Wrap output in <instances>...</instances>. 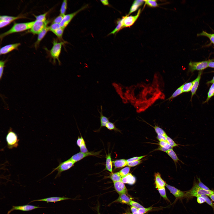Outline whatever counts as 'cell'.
I'll use <instances>...</instances> for the list:
<instances>
[{
    "label": "cell",
    "mask_w": 214,
    "mask_h": 214,
    "mask_svg": "<svg viewBox=\"0 0 214 214\" xmlns=\"http://www.w3.org/2000/svg\"><path fill=\"white\" fill-rule=\"evenodd\" d=\"M97 63L87 64L84 60H81L79 62V70L75 75H72L69 71L66 72L69 76L72 84L79 89V92L81 96L84 94V90H86L88 96H91V93L89 89V85L93 69L98 64Z\"/></svg>",
    "instance_id": "obj_1"
},
{
    "label": "cell",
    "mask_w": 214,
    "mask_h": 214,
    "mask_svg": "<svg viewBox=\"0 0 214 214\" xmlns=\"http://www.w3.org/2000/svg\"><path fill=\"white\" fill-rule=\"evenodd\" d=\"M51 33V32L38 34L22 35L14 45L1 52V60H2L7 55L16 51L45 44Z\"/></svg>",
    "instance_id": "obj_2"
},
{
    "label": "cell",
    "mask_w": 214,
    "mask_h": 214,
    "mask_svg": "<svg viewBox=\"0 0 214 214\" xmlns=\"http://www.w3.org/2000/svg\"><path fill=\"white\" fill-rule=\"evenodd\" d=\"M74 33L70 30L67 32L54 30L51 32L43 48L51 51H58L70 39Z\"/></svg>",
    "instance_id": "obj_3"
},
{
    "label": "cell",
    "mask_w": 214,
    "mask_h": 214,
    "mask_svg": "<svg viewBox=\"0 0 214 214\" xmlns=\"http://www.w3.org/2000/svg\"><path fill=\"white\" fill-rule=\"evenodd\" d=\"M132 7H129L116 16L107 20L98 22L89 37L91 41L96 43L102 38L110 26L118 18L123 15L130 12Z\"/></svg>",
    "instance_id": "obj_4"
},
{
    "label": "cell",
    "mask_w": 214,
    "mask_h": 214,
    "mask_svg": "<svg viewBox=\"0 0 214 214\" xmlns=\"http://www.w3.org/2000/svg\"><path fill=\"white\" fill-rule=\"evenodd\" d=\"M211 14H209L205 22L201 24H193L191 22L185 24V31L183 43L195 40L199 38L208 26L211 18Z\"/></svg>",
    "instance_id": "obj_5"
},
{
    "label": "cell",
    "mask_w": 214,
    "mask_h": 214,
    "mask_svg": "<svg viewBox=\"0 0 214 214\" xmlns=\"http://www.w3.org/2000/svg\"><path fill=\"white\" fill-rule=\"evenodd\" d=\"M31 67L30 64L14 66L7 69L0 73V83L10 81L21 75L27 74V71Z\"/></svg>",
    "instance_id": "obj_6"
},
{
    "label": "cell",
    "mask_w": 214,
    "mask_h": 214,
    "mask_svg": "<svg viewBox=\"0 0 214 214\" xmlns=\"http://www.w3.org/2000/svg\"><path fill=\"white\" fill-rule=\"evenodd\" d=\"M74 46V40L70 39L57 51L56 60L51 66V70L54 74L58 71L60 62Z\"/></svg>",
    "instance_id": "obj_7"
},
{
    "label": "cell",
    "mask_w": 214,
    "mask_h": 214,
    "mask_svg": "<svg viewBox=\"0 0 214 214\" xmlns=\"http://www.w3.org/2000/svg\"><path fill=\"white\" fill-rule=\"evenodd\" d=\"M147 167L150 173V177L151 187L150 192L143 196L144 198H149L152 192L154 191L158 190L160 185L164 182L163 177L156 174L154 171L153 159L152 158L151 159L150 167L148 166H147Z\"/></svg>",
    "instance_id": "obj_8"
},
{
    "label": "cell",
    "mask_w": 214,
    "mask_h": 214,
    "mask_svg": "<svg viewBox=\"0 0 214 214\" xmlns=\"http://www.w3.org/2000/svg\"><path fill=\"white\" fill-rule=\"evenodd\" d=\"M16 194V193H15L10 204L11 214H27L28 210L26 209L25 202Z\"/></svg>",
    "instance_id": "obj_9"
},
{
    "label": "cell",
    "mask_w": 214,
    "mask_h": 214,
    "mask_svg": "<svg viewBox=\"0 0 214 214\" xmlns=\"http://www.w3.org/2000/svg\"><path fill=\"white\" fill-rule=\"evenodd\" d=\"M214 6V0L202 1L196 11L191 23H193L197 20L204 16Z\"/></svg>",
    "instance_id": "obj_10"
},
{
    "label": "cell",
    "mask_w": 214,
    "mask_h": 214,
    "mask_svg": "<svg viewBox=\"0 0 214 214\" xmlns=\"http://www.w3.org/2000/svg\"><path fill=\"white\" fill-rule=\"evenodd\" d=\"M185 26L184 25L181 29H178L175 32V34L176 37L174 40L170 45L164 50L163 52L167 51H171L174 49H176L180 45L183 43L184 37Z\"/></svg>",
    "instance_id": "obj_11"
},
{
    "label": "cell",
    "mask_w": 214,
    "mask_h": 214,
    "mask_svg": "<svg viewBox=\"0 0 214 214\" xmlns=\"http://www.w3.org/2000/svg\"><path fill=\"white\" fill-rule=\"evenodd\" d=\"M32 26L30 24L20 25L8 23H1L0 31H7L16 33L23 29Z\"/></svg>",
    "instance_id": "obj_12"
},
{
    "label": "cell",
    "mask_w": 214,
    "mask_h": 214,
    "mask_svg": "<svg viewBox=\"0 0 214 214\" xmlns=\"http://www.w3.org/2000/svg\"><path fill=\"white\" fill-rule=\"evenodd\" d=\"M158 190L165 196L170 195L174 198H181L180 195L174 191L171 184L163 182L160 186Z\"/></svg>",
    "instance_id": "obj_13"
},
{
    "label": "cell",
    "mask_w": 214,
    "mask_h": 214,
    "mask_svg": "<svg viewBox=\"0 0 214 214\" xmlns=\"http://www.w3.org/2000/svg\"><path fill=\"white\" fill-rule=\"evenodd\" d=\"M101 1L99 0L95 1L90 14V21L95 24L97 23L100 14L101 9Z\"/></svg>",
    "instance_id": "obj_14"
},
{
    "label": "cell",
    "mask_w": 214,
    "mask_h": 214,
    "mask_svg": "<svg viewBox=\"0 0 214 214\" xmlns=\"http://www.w3.org/2000/svg\"><path fill=\"white\" fill-rule=\"evenodd\" d=\"M200 157L206 168L210 169L214 167V151L204 152Z\"/></svg>",
    "instance_id": "obj_15"
},
{
    "label": "cell",
    "mask_w": 214,
    "mask_h": 214,
    "mask_svg": "<svg viewBox=\"0 0 214 214\" xmlns=\"http://www.w3.org/2000/svg\"><path fill=\"white\" fill-rule=\"evenodd\" d=\"M72 18H70L64 21H61L56 23H53L54 30L64 32H67L70 30L69 24L72 20Z\"/></svg>",
    "instance_id": "obj_16"
},
{
    "label": "cell",
    "mask_w": 214,
    "mask_h": 214,
    "mask_svg": "<svg viewBox=\"0 0 214 214\" xmlns=\"http://www.w3.org/2000/svg\"><path fill=\"white\" fill-rule=\"evenodd\" d=\"M74 41V46L79 49L91 41L89 36L83 34H79Z\"/></svg>",
    "instance_id": "obj_17"
},
{
    "label": "cell",
    "mask_w": 214,
    "mask_h": 214,
    "mask_svg": "<svg viewBox=\"0 0 214 214\" xmlns=\"http://www.w3.org/2000/svg\"><path fill=\"white\" fill-rule=\"evenodd\" d=\"M10 89L6 91H1L0 92V118L1 119L3 116L5 107L7 97L10 91Z\"/></svg>",
    "instance_id": "obj_18"
},
{
    "label": "cell",
    "mask_w": 214,
    "mask_h": 214,
    "mask_svg": "<svg viewBox=\"0 0 214 214\" xmlns=\"http://www.w3.org/2000/svg\"><path fill=\"white\" fill-rule=\"evenodd\" d=\"M96 43L92 42L87 43L80 49L88 57L91 58L92 57Z\"/></svg>",
    "instance_id": "obj_19"
},
{
    "label": "cell",
    "mask_w": 214,
    "mask_h": 214,
    "mask_svg": "<svg viewBox=\"0 0 214 214\" xmlns=\"http://www.w3.org/2000/svg\"><path fill=\"white\" fill-rule=\"evenodd\" d=\"M95 24L90 22L82 28L79 34L89 36L93 31Z\"/></svg>",
    "instance_id": "obj_20"
},
{
    "label": "cell",
    "mask_w": 214,
    "mask_h": 214,
    "mask_svg": "<svg viewBox=\"0 0 214 214\" xmlns=\"http://www.w3.org/2000/svg\"><path fill=\"white\" fill-rule=\"evenodd\" d=\"M16 33L7 31H0V41L3 42L11 37Z\"/></svg>",
    "instance_id": "obj_21"
},
{
    "label": "cell",
    "mask_w": 214,
    "mask_h": 214,
    "mask_svg": "<svg viewBox=\"0 0 214 214\" xmlns=\"http://www.w3.org/2000/svg\"><path fill=\"white\" fill-rule=\"evenodd\" d=\"M121 205H117L114 214H128L126 209L121 202Z\"/></svg>",
    "instance_id": "obj_22"
},
{
    "label": "cell",
    "mask_w": 214,
    "mask_h": 214,
    "mask_svg": "<svg viewBox=\"0 0 214 214\" xmlns=\"http://www.w3.org/2000/svg\"><path fill=\"white\" fill-rule=\"evenodd\" d=\"M153 5L157 8H162L163 7L162 1L161 0H150Z\"/></svg>",
    "instance_id": "obj_23"
}]
</instances>
